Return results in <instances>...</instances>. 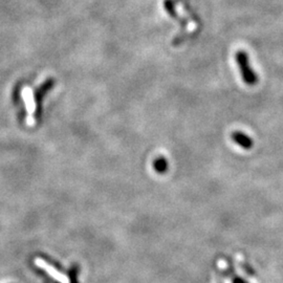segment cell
I'll list each match as a JSON object with an SVG mask.
<instances>
[{
	"mask_svg": "<svg viewBox=\"0 0 283 283\" xmlns=\"http://www.w3.org/2000/svg\"><path fill=\"white\" fill-rule=\"evenodd\" d=\"M231 138L233 139L234 143H236L238 146H240L244 149H251L254 146V140L247 135L246 133L242 131H234L231 134Z\"/></svg>",
	"mask_w": 283,
	"mask_h": 283,
	"instance_id": "cell-2",
	"label": "cell"
},
{
	"mask_svg": "<svg viewBox=\"0 0 283 283\" xmlns=\"http://www.w3.org/2000/svg\"><path fill=\"white\" fill-rule=\"evenodd\" d=\"M164 8H165V11L167 12V14H168V15H169L170 17L175 19V20H177V21L181 24V26H182L183 28H186V27H187V24H188V23H187V20L181 18V17L178 15V13L176 12L175 4L173 3V0H165V2H164Z\"/></svg>",
	"mask_w": 283,
	"mask_h": 283,
	"instance_id": "cell-3",
	"label": "cell"
},
{
	"mask_svg": "<svg viewBox=\"0 0 283 283\" xmlns=\"http://www.w3.org/2000/svg\"><path fill=\"white\" fill-rule=\"evenodd\" d=\"M233 283H248L246 280H244L243 278H240V277H235L233 279Z\"/></svg>",
	"mask_w": 283,
	"mask_h": 283,
	"instance_id": "cell-5",
	"label": "cell"
},
{
	"mask_svg": "<svg viewBox=\"0 0 283 283\" xmlns=\"http://www.w3.org/2000/svg\"><path fill=\"white\" fill-rule=\"evenodd\" d=\"M153 169L159 174L166 173L169 169V163L167 159L165 157H159L155 159L153 162Z\"/></svg>",
	"mask_w": 283,
	"mask_h": 283,
	"instance_id": "cell-4",
	"label": "cell"
},
{
	"mask_svg": "<svg viewBox=\"0 0 283 283\" xmlns=\"http://www.w3.org/2000/svg\"><path fill=\"white\" fill-rule=\"evenodd\" d=\"M235 58L244 82L249 86L256 85L258 83V76L250 65L248 54L245 51H238L235 55Z\"/></svg>",
	"mask_w": 283,
	"mask_h": 283,
	"instance_id": "cell-1",
	"label": "cell"
}]
</instances>
